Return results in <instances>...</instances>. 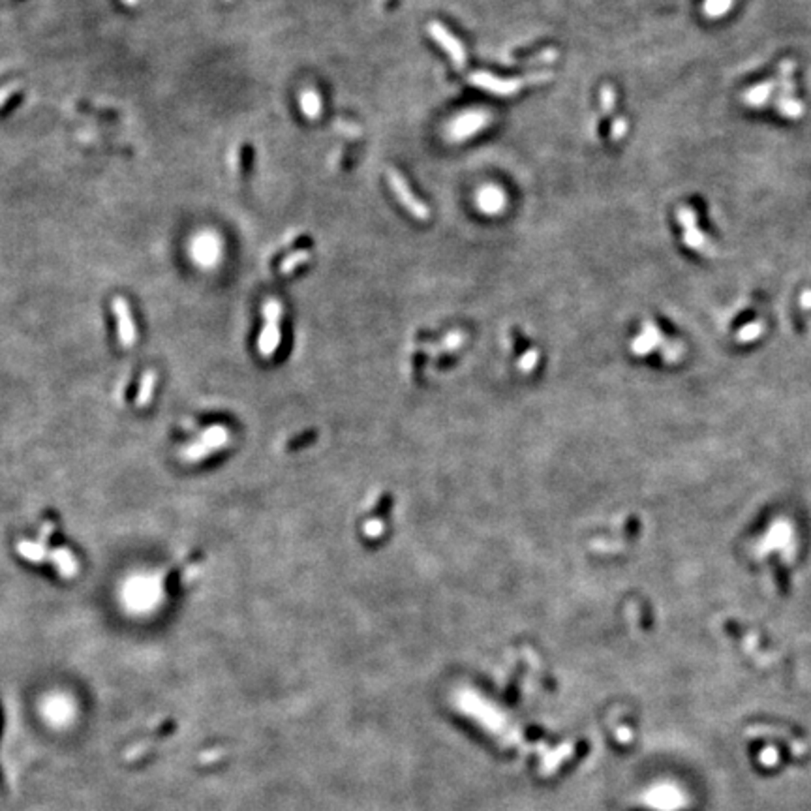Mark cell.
<instances>
[{"label": "cell", "mask_w": 811, "mask_h": 811, "mask_svg": "<svg viewBox=\"0 0 811 811\" xmlns=\"http://www.w3.org/2000/svg\"><path fill=\"white\" fill-rule=\"evenodd\" d=\"M308 259H310V252H308V250H299V252H295V254H291V256H288L282 262L280 265L282 275L293 273L295 268L299 267V265H302V263H307Z\"/></svg>", "instance_id": "obj_18"}, {"label": "cell", "mask_w": 811, "mask_h": 811, "mask_svg": "<svg viewBox=\"0 0 811 811\" xmlns=\"http://www.w3.org/2000/svg\"><path fill=\"white\" fill-rule=\"evenodd\" d=\"M550 77H552L550 74H533V76L517 77V79H500L492 74H486V71H475L470 76V83L479 87V89L488 90L492 94H498V96H511V94H517L518 90H522L524 87L545 83Z\"/></svg>", "instance_id": "obj_1"}, {"label": "cell", "mask_w": 811, "mask_h": 811, "mask_svg": "<svg viewBox=\"0 0 811 811\" xmlns=\"http://www.w3.org/2000/svg\"><path fill=\"white\" fill-rule=\"evenodd\" d=\"M776 90H778V79H776V77H772V79L760 81V83H757L755 87H749V89L744 90V92H742L740 100L746 103L747 108H755V109L765 108L768 102H772Z\"/></svg>", "instance_id": "obj_7"}, {"label": "cell", "mask_w": 811, "mask_h": 811, "mask_svg": "<svg viewBox=\"0 0 811 811\" xmlns=\"http://www.w3.org/2000/svg\"><path fill=\"white\" fill-rule=\"evenodd\" d=\"M802 305H804V307H811V291H804V293H802Z\"/></svg>", "instance_id": "obj_20"}, {"label": "cell", "mask_w": 811, "mask_h": 811, "mask_svg": "<svg viewBox=\"0 0 811 811\" xmlns=\"http://www.w3.org/2000/svg\"><path fill=\"white\" fill-rule=\"evenodd\" d=\"M387 179H389V186L393 188V192L396 194L398 201L408 209L411 216H416L417 220H427V218L430 216L427 205L422 203V201H419V199L413 196V192L409 190L408 182H406V179H404L400 173L396 171V169H389V171H387Z\"/></svg>", "instance_id": "obj_3"}, {"label": "cell", "mask_w": 811, "mask_h": 811, "mask_svg": "<svg viewBox=\"0 0 811 811\" xmlns=\"http://www.w3.org/2000/svg\"><path fill=\"white\" fill-rule=\"evenodd\" d=\"M599 100H601V108H603V113H605V115L613 117V121L616 119V117H620L618 113H616V90H614L611 85L601 87Z\"/></svg>", "instance_id": "obj_17"}, {"label": "cell", "mask_w": 811, "mask_h": 811, "mask_svg": "<svg viewBox=\"0 0 811 811\" xmlns=\"http://www.w3.org/2000/svg\"><path fill=\"white\" fill-rule=\"evenodd\" d=\"M504 203H505L504 194L500 192L498 188H494V186H488V188H485V190L479 192V196H477V205H479L481 211L486 212V214L500 212L502 211V207H504Z\"/></svg>", "instance_id": "obj_12"}, {"label": "cell", "mask_w": 811, "mask_h": 811, "mask_svg": "<svg viewBox=\"0 0 811 811\" xmlns=\"http://www.w3.org/2000/svg\"><path fill=\"white\" fill-rule=\"evenodd\" d=\"M225 440H228V436H225V432L222 428H211V430H207L199 440H196L194 443H190L188 447L182 449L180 456L185 460H188V462L203 459V456L212 453L216 447L224 445Z\"/></svg>", "instance_id": "obj_6"}, {"label": "cell", "mask_w": 811, "mask_h": 811, "mask_svg": "<svg viewBox=\"0 0 811 811\" xmlns=\"http://www.w3.org/2000/svg\"><path fill=\"white\" fill-rule=\"evenodd\" d=\"M111 307H113V316H115L117 321L119 342L122 344V348L130 350L137 342V327H135L134 318H132V310H130L128 302H126L124 297H115Z\"/></svg>", "instance_id": "obj_4"}, {"label": "cell", "mask_w": 811, "mask_h": 811, "mask_svg": "<svg viewBox=\"0 0 811 811\" xmlns=\"http://www.w3.org/2000/svg\"><path fill=\"white\" fill-rule=\"evenodd\" d=\"M17 552L33 563L47 562L49 556V549L45 547L44 541H26V539L17 543Z\"/></svg>", "instance_id": "obj_13"}, {"label": "cell", "mask_w": 811, "mask_h": 811, "mask_svg": "<svg viewBox=\"0 0 811 811\" xmlns=\"http://www.w3.org/2000/svg\"><path fill=\"white\" fill-rule=\"evenodd\" d=\"M265 316H267V325H265V331H263L259 344H262V352L268 353L275 348L276 339H278V325H276V321H278V316H280V307H278L276 302H268L267 307H265Z\"/></svg>", "instance_id": "obj_9"}, {"label": "cell", "mask_w": 811, "mask_h": 811, "mask_svg": "<svg viewBox=\"0 0 811 811\" xmlns=\"http://www.w3.org/2000/svg\"><path fill=\"white\" fill-rule=\"evenodd\" d=\"M733 6H735V0H704L703 13L708 19H719L723 15H727Z\"/></svg>", "instance_id": "obj_15"}, {"label": "cell", "mask_w": 811, "mask_h": 811, "mask_svg": "<svg viewBox=\"0 0 811 811\" xmlns=\"http://www.w3.org/2000/svg\"><path fill=\"white\" fill-rule=\"evenodd\" d=\"M173 728H175V723L173 722H167V723H162V727L156 731V735L158 736H164V735H169Z\"/></svg>", "instance_id": "obj_19"}, {"label": "cell", "mask_w": 811, "mask_h": 811, "mask_svg": "<svg viewBox=\"0 0 811 811\" xmlns=\"http://www.w3.org/2000/svg\"><path fill=\"white\" fill-rule=\"evenodd\" d=\"M486 117L483 115V113H470V115L466 117H460L459 121L454 122L453 126V137L454 139H464V137H470V135H473L477 130H481L483 126L486 124L485 121Z\"/></svg>", "instance_id": "obj_10"}, {"label": "cell", "mask_w": 811, "mask_h": 811, "mask_svg": "<svg viewBox=\"0 0 811 811\" xmlns=\"http://www.w3.org/2000/svg\"><path fill=\"white\" fill-rule=\"evenodd\" d=\"M47 562H51L55 569L58 571V575L65 577V579H74L79 573V562L74 556L71 550L66 547H57V549H49V556H47Z\"/></svg>", "instance_id": "obj_8"}, {"label": "cell", "mask_w": 811, "mask_h": 811, "mask_svg": "<svg viewBox=\"0 0 811 811\" xmlns=\"http://www.w3.org/2000/svg\"><path fill=\"white\" fill-rule=\"evenodd\" d=\"M154 389H156V372L145 370V374L141 376L137 396H135V406L137 408H147L148 404L153 402Z\"/></svg>", "instance_id": "obj_14"}, {"label": "cell", "mask_w": 811, "mask_h": 811, "mask_svg": "<svg viewBox=\"0 0 811 811\" xmlns=\"http://www.w3.org/2000/svg\"><path fill=\"white\" fill-rule=\"evenodd\" d=\"M192 254H194V257H198L199 262L212 263L214 259H216L218 254H220V243H218L216 239L205 235L194 243Z\"/></svg>", "instance_id": "obj_11"}, {"label": "cell", "mask_w": 811, "mask_h": 811, "mask_svg": "<svg viewBox=\"0 0 811 811\" xmlns=\"http://www.w3.org/2000/svg\"><path fill=\"white\" fill-rule=\"evenodd\" d=\"M676 218L680 225H682V241L688 248L695 250L701 256H715V246L710 241V237L699 228L697 222V212L690 205H682L676 209Z\"/></svg>", "instance_id": "obj_2"}, {"label": "cell", "mask_w": 811, "mask_h": 811, "mask_svg": "<svg viewBox=\"0 0 811 811\" xmlns=\"http://www.w3.org/2000/svg\"><path fill=\"white\" fill-rule=\"evenodd\" d=\"M428 34L445 49V53L451 57L456 70H462V68L466 66V51H464V45L460 44L459 40L454 38L453 34L449 33L445 26L441 25V23H438V21H432V23L428 25Z\"/></svg>", "instance_id": "obj_5"}, {"label": "cell", "mask_w": 811, "mask_h": 811, "mask_svg": "<svg viewBox=\"0 0 811 811\" xmlns=\"http://www.w3.org/2000/svg\"><path fill=\"white\" fill-rule=\"evenodd\" d=\"M300 108L305 111V115L310 119H318L321 113V102L320 96L314 92V90H305L302 96H300Z\"/></svg>", "instance_id": "obj_16"}]
</instances>
